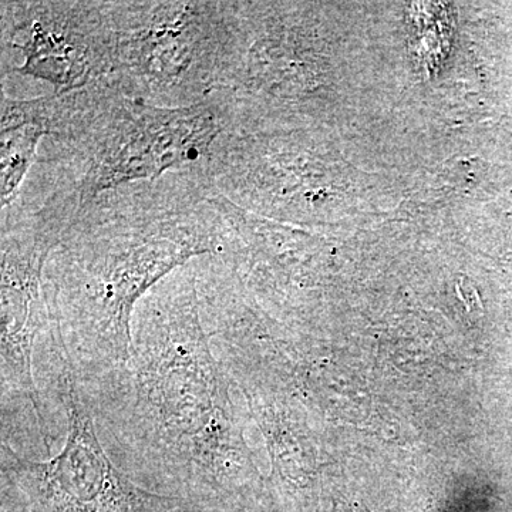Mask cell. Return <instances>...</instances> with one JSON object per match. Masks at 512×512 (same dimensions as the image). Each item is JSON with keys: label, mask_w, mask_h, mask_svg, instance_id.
<instances>
[{"label": "cell", "mask_w": 512, "mask_h": 512, "mask_svg": "<svg viewBox=\"0 0 512 512\" xmlns=\"http://www.w3.org/2000/svg\"><path fill=\"white\" fill-rule=\"evenodd\" d=\"M205 168L103 192L77 210L53 249V308L128 356L147 292L192 258L218 252Z\"/></svg>", "instance_id": "obj_1"}, {"label": "cell", "mask_w": 512, "mask_h": 512, "mask_svg": "<svg viewBox=\"0 0 512 512\" xmlns=\"http://www.w3.org/2000/svg\"><path fill=\"white\" fill-rule=\"evenodd\" d=\"M229 128L220 100L161 107L131 99L104 80L56 96L36 164L80 207L103 192L207 167Z\"/></svg>", "instance_id": "obj_2"}, {"label": "cell", "mask_w": 512, "mask_h": 512, "mask_svg": "<svg viewBox=\"0 0 512 512\" xmlns=\"http://www.w3.org/2000/svg\"><path fill=\"white\" fill-rule=\"evenodd\" d=\"M247 5L224 0L109 2L113 49L104 82L161 107L211 100L241 56Z\"/></svg>", "instance_id": "obj_3"}, {"label": "cell", "mask_w": 512, "mask_h": 512, "mask_svg": "<svg viewBox=\"0 0 512 512\" xmlns=\"http://www.w3.org/2000/svg\"><path fill=\"white\" fill-rule=\"evenodd\" d=\"M77 210L79 205L60 191L30 187L2 210V367L28 394L42 427L32 352L46 315L43 275Z\"/></svg>", "instance_id": "obj_4"}, {"label": "cell", "mask_w": 512, "mask_h": 512, "mask_svg": "<svg viewBox=\"0 0 512 512\" xmlns=\"http://www.w3.org/2000/svg\"><path fill=\"white\" fill-rule=\"evenodd\" d=\"M2 47L19 50L13 72L52 84L63 96L109 74L113 28L109 2H2Z\"/></svg>", "instance_id": "obj_5"}, {"label": "cell", "mask_w": 512, "mask_h": 512, "mask_svg": "<svg viewBox=\"0 0 512 512\" xmlns=\"http://www.w3.org/2000/svg\"><path fill=\"white\" fill-rule=\"evenodd\" d=\"M69 392L70 431L62 453L29 466L57 500L86 507L114 497L121 478L97 439L92 417L74 396L72 384Z\"/></svg>", "instance_id": "obj_6"}, {"label": "cell", "mask_w": 512, "mask_h": 512, "mask_svg": "<svg viewBox=\"0 0 512 512\" xmlns=\"http://www.w3.org/2000/svg\"><path fill=\"white\" fill-rule=\"evenodd\" d=\"M55 96L13 99L2 92L0 124V198L2 210L18 198L36 164L40 143L49 136Z\"/></svg>", "instance_id": "obj_7"}, {"label": "cell", "mask_w": 512, "mask_h": 512, "mask_svg": "<svg viewBox=\"0 0 512 512\" xmlns=\"http://www.w3.org/2000/svg\"><path fill=\"white\" fill-rule=\"evenodd\" d=\"M335 512H362V511H357V510H355V508L350 507V505L338 504L335 507Z\"/></svg>", "instance_id": "obj_8"}]
</instances>
